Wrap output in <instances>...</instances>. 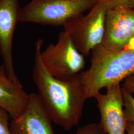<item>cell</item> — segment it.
Wrapping results in <instances>:
<instances>
[{"label":"cell","instance_id":"6da1fadb","mask_svg":"<svg viewBox=\"0 0 134 134\" xmlns=\"http://www.w3.org/2000/svg\"><path fill=\"white\" fill-rule=\"evenodd\" d=\"M43 40L35 43L32 77L38 95L52 121L66 130H71L81 119L87 100L81 72L66 79L51 76L41 59Z\"/></svg>","mask_w":134,"mask_h":134},{"label":"cell","instance_id":"7a4b0ae2","mask_svg":"<svg viewBox=\"0 0 134 134\" xmlns=\"http://www.w3.org/2000/svg\"><path fill=\"white\" fill-rule=\"evenodd\" d=\"M91 66L81 72L87 99L94 98L104 88L120 84L134 74V46L111 51L100 44L91 52Z\"/></svg>","mask_w":134,"mask_h":134},{"label":"cell","instance_id":"3957f363","mask_svg":"<svg viewBox=\"0 0 134 134\" xmlns=\"http://www.w3.org/2000/svg\"><path fill=\"white\" fill-rule=\"evenodd\" d=\"M97 0H31L20 8L19 21L63 26L69 20L91 10Z\"/></svg>","mask_w":134,"mask_h":134},{"label":"cell","instance_id":"277c9868","mask_svg":"<svg viewBox=\"0 0 134 134\" xmlns=\"http://www.w3.org/2000/svg\"><path fill=\"white\" fill-rule=\"evenodd\" d=\"M107 7L101 1L86 14H80L69 20L63 26L77 50L85 57L100 45L104 36Z\"/></svg>","mask_w":134,"mask_h":134},{"label":"cell","instance_id":"5b68a950","mask_svg":"<svg viewBox=\"0 0 134 134\" xmlns=\"http://www.w3.org/2000/svg\"><path fill=\"white\" fill-rule=\"evenodd\" d=\"M41 59L48 72L58 79H66L81 72L85 56L77 49L66 32L59 34L58 41L41 52Z\"/></svg>","mask_w":134,"mask_h":134},{"label":"cell","instance_id":"8992f818","mask_svg":"<svg viewBox=\"0 0 134 134\" xmlns=\"http://www.w3.org/2000/svg\"><path fill=\"white\" fill-rule=\"evenodd\" d=\"M134 39V10L122 7L107 8L104 34L101 45L117 51L131 44Z\"/></svg>","mask_w":134,"mask_h":134},{"label":"cell","instance_id":"52a82bcc","mask_svg":"<svg viewBox=\"0 0 134 134\" xmlns=\"http://www.w3.org/2000/svg\"><path fill=\"white\" fill-rule=\"evenodd\" d=\"M106 89L105 93L99 92L94 97L100 114V123L107 134H125L127 122L122 87L116 84Z\"/></svg>","mask_w":134,"mask_h":134},{"label":"cell","instance_id":"ba28073f","mask_svg":"<svg viewBox=\"0 0 134 134\" xmlns=\"http://www.w3.org/2000/svg\"><path fill=\"white\" fill-rule=\"evenodd\" d=\"M19 0H0V52L8 77L18 85H22L14 71L12 46L14 30L19 21Z\"/></svg>","mask_w":134,"mask_h":134},{"label":"cell","instance_id":"9c48e42d","mask_svg":"<svg viewBox=\"0 0 134 134\" xmlns=\"http://www.w3.org/2000/svg\"><path fill=\"white\" fill-rule=\"evenodd\" d=\"M52 120L38 95L31 93L23 113L10 124L12 134H55Z\"/></svg>","mask_w":134,"mask_h":134},{"label":"cell","instance_id":"30bf717a","mask_svg":"<svg viewBox=\"0 0 134 134\" xmlns=\"http://www.w3.org/2000/svg\"><path fill=\"white\" fill-rule=\"evenodd\" d=\"M29 94L22 85L15 83L8 77L4 66H0V107L13 120L19 117L29 102Z\"/></svg>","mask_w":134,"mask_h":134},{"label":"cell","instance_id":"8fae6325","mask_svg":"<svg viewBox=\"0 0 134 134\" xmlns=\"http://www.w3.org/2000/svg\"><path fill=\"white\" fill-rule=\"evenodd\" d=\"M124 111L127 122H134V97L122 87Z\"/></svg>","mask_w":134,"mask_h":134},{"label":"cell","instance_id":"7c38bea8","mask_svg":"<svg viewBox=\"0 0 134 134\" xmlns=\"http://www.w3.org/2000/svg\"><path fill=\"white\" fill-rule=\"evenodd\" d=\"M75 134H107L100 123H92L80 127Z\"/></svg>","mask_w":134,"mask_h":134},{"label":"cell","instance_id":"4fadbf2b","mask_svg":"<svg viewBox=\"0 0 134 134\" xmlns=\"http://www.w3.org/2000/svg\"><path fill=\"white\" fill-rule=\"evenodd\" d=\"M105 5L107 8L122 7L134 10V0H99Z\"/></svg>","mask_w":134,"mask_h":134},{"label":"cell","instance_id":"5bb4252c","mask_svg":"<svg viewBox=\"0 0 134 134\" xmlns=\"http://www.w3.org/2000/svg\"><path fill=\"white\" fill-rule=\"evenodd\" d=\"M9 117L8 113L0 107V134H12L10 131Z\"/></svg>","mask_w":134,"mask_h":134},{"label":"cell","instance_id":"9a60e30c","mask_svg":"<svg viewBox=\"0 0 134 134\" xmlns=\"http://www.w3.org/2000/svg\"><path fill=\"white\" fill-rule=\"evenodd\" d=\"M122 87L132 95L134 94V74L125 79Z\"/></svg>","mask_w":134,"mask_h":134},{"label":"cell","instance_id":"2e32d148","mask_svg":"<svg viewBox=\"0 0 134 134\" xmlns=\"http://www.w3.org/2000/svg\"><path fill=\"white\" fill-rule=\"evenodd\" d=\"M126 132L127 134H134V122H127Z\"/></svg>","mask_w":134,"mask_h":134}]
</instances>
